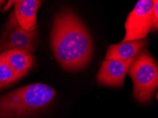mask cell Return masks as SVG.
Returning <instances> with one entry per match:
<instances>
[{
	"label": "cell",
	"instance_id": "8fae6325",
	"mask_svg": "<svg viewBox=\"0 0 158 118\" xmlns=\"http://www.w3.org/2000/svg\"><path fill=\"white\" fill-rule=\"evenodd\" d=\"M152 31H157L158 28V2L157 0L154 1V4L152 7Z\"/></svg>",
	"mask_w": 158,
	"mask_h": 118
},
{
	"label": "cell",
	"instance_id": "6da1fadb",
	"mask_svg": "<svg viewBox=\"0 0 158 118\" xmlns=\"http://www.w3.org/2000/svg\"><path fill=\"white\" fill-rule=\"evenodd\" d=\"M51 45L57 62L69 71L85 69L94 52L92 38L87 26L68 9H63L55 16Z\"/></svg>",
	"mask_w": 158,
	"mask_h": 118
},
{
	"label": "cell",
	"instance_id": "4fadbf2b",
	"mask_svg": "<svg viewBox=\"0 0 158 118\" xmlns=\"http://www.w3.org/2000/svg\"><path fill=\"white\" fill-rule=\"evenodd\" d=\"M4 3V1H0V6H1Z\"/></svg>",
	"mask_w": 158,
	"mask_h": 118
},
{
	"label": "cell",
	"instance_id": "5b68a950",
	"mask_svg": "<svg viewBox=\"0 0 158 118\" xmlns=\"http://www.w3.org/2000/svg\"><path fill=\"white\" fill-rule=\"evenodd\" d=\"M38 43L37 31L29 32L19 25L14 13H11L5 30L0 38V53L6 50L18 48L35 52Z\"/></svg>",
	"mask_w": 158,
	"mask_h": 118
},
{
	"label": "cell",
	"instance_id": "30bf717a",
	"mask_svg": "<svg viewBox=\"0 0 158 118\" xmlns=\"http://www.w3.org/2000/svg\"><path fill=\"white\" fill-rule=\"evenodd\" d=\"M21 77L15 73L8 62L0 55V90L17 81Z\"/></svg>",
	"mask_w": 158,
	"mask_h": 118
},
{
	"label": "cell",
	"instance_id": "8992f818",
	"mask_svg": "<svg viewBox=\"0 0 158 118\" xmlns=\"http://www.w3.org/2000/svg\"><path fill=\"white\" fill-rule=\"evenodd\" d=\"M133 59H104L97 75L98 83L107 86L122 87Z\"/></svg>",
	"mask_w": 158,
	"mask_h": 118
},
{
	"label": "cell",
	"instance_id": "52a82bcc",
	"mask_svg": "<svg viewBox=\"0 0 158 118\" xmlns=\"http://www.w3.org/2000/svg\"><path fill=\"white\" fill-rule=\"evenodd\" d=\"M42 2L38 0L14 1V15L24 30L31 32L36 29L37 11Z\"/></svg>",
	"mask_w": 158,
	"mask_h": 118
},
{
	"label": "cell",
	"instance_id": "7c38bea8",
	"mask_svg": "<svg viewBox=\"0 0 158 118\" xmlns=\"http://www.w3.org/2000/svg\"><path fill=\"white\" fill-rule=\"evenodd\" d=\"M13 4H14V1H9L8 2H6V5L4 7V9H3V10H2V11L4 12L5 11H7L11 6L13 5Z\"/></svg>",
	"mask_w": 158,
	"mask_h": 118
},
{
	"label": "cell",
	"instance_id": "7a4b0ae2",
	"mask_svg": "<svg viewBox=\"0 0 158 118\" xmlns=\"http://www.w3.org/2000/svg\"><path fill=\"white\" fill-rule=\"evenodd\" d=\"M56 92L44 83H32L0 96V118H25L45 109Z\"/></svg>",
	"mask_w": 158,
	"mask_h": 118
},
{
	"label": "cell",
	"instance_id": "277c9868",
	"mask_svg": "<svg viewBox=\"0 0 158 118\" xmlns=\"http://www.w3.org/2000/svg\"><path fill=\"white\" fill-rule=\"evenodd\" d=\"M154 1L140 0L128 14L125 23L126 33L122 42L142 40L152 30Z\"/></svg>",
	"mask_w": 158,
	"mask_h": 118
},
{
	"label": "cell",
	"instance_id": "ba28073f",
	"mask_svg": "<svg viewBox=\"0 0 158 118\" xmlns=\"http://www.w3.org/2000/svg\"><path fill=\"white\" fill-rule=\"evenodd\" d=\"M18 76L23 77L31 69L35 62L33 52L26 49H10L0 53Z\"/></svg>",
	"mask_w": 158,
	"mask_h": 118
},
{
	"label": "cell",
	"instance_id": "3957f363",
	"mask_svg": "<svg viewBox=\"0 0 158 118\" xmlns=\"http://www.w3.org/2000/svg\"><path fill=\"white\" fill-rule=\"evenodd\" d=\"M128 74L133 80L134 98L140 103L151 100L158 86L157 64L147 49L134 57Z\"/></svg>",
	"mask_w": 158,
	"mask_h": 118
},
{
	"label": "cell",
	"instance_id": "9c48e42d",
	"mask_svg": "<svg viewBox=\"0 0 158 118\" xmlns=\"http://www.w3.org/2000/svg\"><path fill=\"white\" fill-rule=\"evenodd\" d=\"M148 46L147 38L142 40L121 42L110 45L108 48L105 59L127 60L133 59L143 50Z\"/></svg>",
	"mask_w": 158,
	"mask_h": 118
}]
</instances>
